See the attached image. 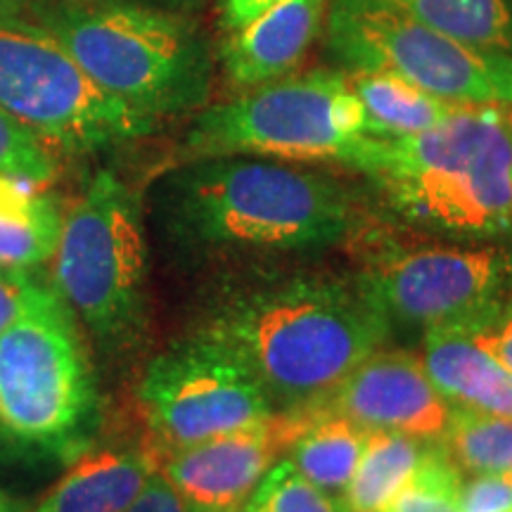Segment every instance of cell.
Segmentation results:
<instances>
[{
    "instance_id": "4dcf8cb0",
    "label": "cell",
    "mask_w": 512,
    "mask_h": 512,
    "mask_svg": "<svg viewBox=\"0 0 512 512\" xmlns=\"http://www.w3.org/2000/svg\"><path fill=\"white\" fill-rule=\"evenodd\" d=\"M31 12V0H0V22L24 19Z\"/></svg>"
},
{
    "instance_id": "ba28073f",
    "label": "cell",
    "mask_w": 512,
    "mask_h": 512,
    "mask_svg": "<svg viewBox=\"0 0 512 512\" xmlns=\"http://www.w3.org/2000/svg\"><path fill=\"white\" fill-rule=\"evenodd\" d=\"M325 46L349 72L399 76L453 105L512 110V53L441 34L387 0H330Z\"/></svg>"
},
{
    "instance_id": "7a4b0ae2",
    "label": "cell",
    "mask_w": 512,
    "mask_h": 512,
    "mask_svg": "<svg viewBox=\"0 0 512 512\" xmlns=\"http://www.w3.org/2000/svg\"><path fill=\"white\" fill-rule=\"evenodd\" d=\"M166 233L190 249H306L335 245L354 223L335 178L245 155L188 159L155 190Z\"/></svg>"
},
{
    "instance_id": "30bf717a",
    "label": "cell",
    "mask_w": 512,
    "mask_h": 512,
    "mask_svg": "<svg viewBox=\"0 0 512 512\" xmlns=\"http://www.w3.org/2000/svg\"><path fill=\"white\" fill-rule=\"evenodd\" d=\"M138 401L166 453L275 413L247 363L204 330L152 358Z\"/></svg>"
},
{
    "instance_id": "9a60e30c",
    "label": "cell",
    "mask_w": 512,
    "mask_h": 512,
    "mask_svg": "<svg viewBox=\"0 0 512 512\" xmlns=\"http://www.w3.org/2000/svg\"><path fill=\"white\" fill-rule=\"evenodd\" d=\"M157 470L145 448H88L27 512H126Z\"/></svg>"
},
{
    "instance_id": "7c38bea8",
    "label": "cell",
    "mask_w": 512,
    "mask_h": 512,
    "mask_svg": "<svg viewBox=\"0 0 512 512\" xmlns=\"http://www.w3.org/2000/svg\"><path fill=\"white\" fill-rule=\"evenodd\" d=\"M313 415L316 411H275L240 430L169 451L159 470L190 512H240Z\"/></svg>"
},
{
    "instance_id": "484cf974",
    "label": "cell",
    "mask_w": 512,
    "mask_h": 512,
    "mask_svg": "<svg viewBox=\"0 0 512 512\" xmlns=\"http://www.w3.org/2000/svg\"><path fill=\"white\" fill-rule=\"evenodd\" d=\"M451 330L463 332L470 342H475L479 349L486 351L508 373H512V297L498 304L496 309L486 311L479 318L470 320V323Z\"/></svg>"
},
{
    "instance_id": "52a82bcc",
    "label": "cell",
    "mask_w": 512,
    "mask_h": 512,
    "mask_svg": "<svg viewBox=\"0 0 512 512\" xmlns=\"http://www.w3.org/2000/svg\"><path fill=\"white\" fill-rule=\"evenodd\" d=\"M55 292L105 344L143 328L147 249L138 197L112 171L95 174L64 214L55 247Z\"/></svg>"
},
{
    "instance_id": "3957f363",
    "label": "cell",
    "mask_w": 512,
    "mask_h": 512,
    "mask_svg": "<svg viewBox=\"0 0 512 512\" xmlns=\"http://www.w3.org/2000/svg\"><path fill=\"white\" fill-rule=\"evenodd\" d=\"M510 112L460 105L425 133L370 136L356 171L408 221L460 235L501 233L512 226Z\"/></svg>"
},
{
    "instance_id": "603a6c76",
    "label": "cell",
    "mask_w": 512,
    "mask_h": 512,
    "mask_svg": "<svg viewBox=\"0 0 512 512\" xmlns=\"http://www.w3.org/2000/svg\"><path fill=\"white\" fill-rule=\"evenodd\" d=\"M463 470L444 441H432L422 463L382 512H460Z\"/></svg>"
},
{
    "instance_id": "6da1fadb",
    "label": "cell",
    "mask_w": 512,
    "mask_h": 512,
    "mask_svg": "<svg viewBox=\"0 0 512 512\" xmlns=\"http://www.w3.org/2000/svg\"><path fill=\"white\" fill-rule=\"evenodd\" d=\"M363 285L297 278L230 297L204 332L238 354L273 411H316L389 337Z\"/></svg>"
},
{
    "instance_id": "f1b7e54d",
    "label": "cell",
    "mask_w": 512,
    "mask_h": 512,
    "mask_svg": "<svg viewBox=\"0 0 512 512\" xmlns=\"http://www.w3.org/2000/svg\"><path fill=\"white\" fill-rule=\"evenodd\" d=\"M126 512H190L181 501V496L176 494L174 486L169 484V479L162 475V470H157L155 475L147 479L136 501L128 505Z\"/></svg>"
},
{
    "instance_id": "8fae6325",
    "label": "cell",
    "mask_w": 512,
    "mask_h": 512,
    "mask_svg": "<svg viewBox=\"0 0 512 512\" xmlns=\"http://www.w3.org/2000/svg\"><path fill=\"white\" fill-rule=\"evenodd\" d=\"M361 285L389 320L460 328L512 297V259L498 249H418L382 261Z\"/></svg>"
},
{
    "instance_id": "2e32d148",
    "label": "cell",
    "mask_w": 512,
    "mask_h": 512,
    "mask_svg": "<svg viewBox=\"0 0 512 512\" xmlns=\"http://www.w3.org/2000/svg\"><path fill=\"white\" fill-rule=\"evenodd\" d=\"M422 366L451 406L512 418V373L451 328L425 330Z\"/></svg>"
},
{
    "instance_id": "7402d4cb",
    "label": "cell",
    "mask_w": 512,
    "mask_h": 512,
    "mask_svg": "<svg viewBox=\"0 0 512 512\" xmlns=\"http://www.w3.org/2000/svg\"><path fill=\"white\" fill-rule=\"evenodd\" d=\"M444 446L460 470L472 475H508L512 472V418L451 406Z\"/></svg>"
},
{
    "instance_id": "e0dca14e",
    "label": "cell",
    "mask_w": 512,
    "mask_h": 512,
    "mask_svg": "<svg viewBox=\"0 0 512 512\" xmlns=\"http://www.w3.org/2000/svg\"><path fill=\"white\" fill-rule=\"evenodd\" d=\"M62 219L60 204L36 185L0 176V266L31 271L53 259Z\"/></svg>"
},
{
    "instance_id": "1f68e13d",
    "label": "cell",
    "mask_w": 512,
    "mask_h": 512,
    "mask_svg": "<svg viewBox=\"0 0 512 512\" xmlns=\"http://www.w3.org/2000/svg\"><path fill=\"white\" fill-rule=\"evenodd\" d=\"M140 3H147V5H157V8H164V10H174V12H185V10H192V8H197V5H200L202 0H140Z\"/></svg>"
},
{
    "instance_id": "e575fe53",
    "label": "cell",
    "mask_w": 512,
    "mask_h": 512,
    "mask_svg": "<svg viewBox=\"0 0 512 512\" xmlns=\"http://www.w3.org/2000/svg\"><path fill=\"white\" fill-rule=\"evenodd\" d=\"M510 114H512V112H510Z\"/></svg>"
},
{
    "instance_id": "5bb4252c",
    "label": "cell",
    "mask_w": 512,
    "mask_h": 512,
    "mask_svg": "<svg viewBox=\"0 0 512 512\" xmlns=\"http://www.w3.org/2000/svg\"><path fill=\"white\" fill-rule=\"evenodd\" d=\"M330 0H280L252 22L226 31L219 60L230 86L249 91L290 76L325 24Z\"/></svg>"
},
{
    "instance_id": "cb8c5ba5",
    "label": "cell",
    "mask_w": 512,
    "mask_h": 512,
    "mask_svg": "<svg viewBox=\"0 0 512 512\" xmlns=\"http://www.w3.org/2000/svg\"><path fill=\"white\" fill-rule=\"evenodd\" d=\"M240 512H347L339 498L309 482L290 460H278Z\"/></svg>"
},
{
    "instance_id": "d4e9b609",
    "label": "cell",
    "mask_w": 512,
    "mask_h": 512,
    "mask_svg": "<svg viewBox=\"0 0 512 512\" xmlns=\"http://www.w3.org/2000/svg\"><path fill=\"white\" fill-rule=\"evenodd\" d=\"M57 174L50 147L31 128L0 110V176L29 185H48Z\"/></svg>"
},
{
    "instance_id": "d6a6232c",
    "label": "cell",
    "mask_w": 512,
    "mask_h": 512,
    "mask_svg": "<svg viewBox=\"0 0 512 512\" xmlns=\"http://www.w3.org/2000/svg\"><path fill=\"white\" fill-rule=\"evenodd\" d=\"M29 505L0 489V512H27Z\"/></svg>"
},
{
    "instance_id": "5b68a950",
    "label": "cell",
    "mask_w": 512,
    "mask_h": 512,
    "mask_svg": "<svg viewBox=\"0 0 512 512\" xmlns=\"http://www.w3.org/2000/svg\"><path fill=\"white\" fill-rule=\"evenodd\" d=\"M98 425V392L72 311L55 287L0 332V441L72 463Z\"/></svg>"
},
{
    "instance_id": "836d02e7",
    "label": "cell",
    "mask_w": 512,
    "mask_h": 512,
    "mask_svg": "<svg viewBox=\"0 0 512 512\" xmlns=\"http://www.w3.org/2000/svg\"><path fill=\"white\" fill-rule=\"evenodd\" d=\"M505 477H508V482L512 484V472H508V475H505Z\"/></svg>"
},
{
    "instance_id": "ac0fdd59",
    "label": "cell",
    "mask_w": 512,
    "mask_h": 512,
    "mask_svg": "<svg viewBox=\"0 0 512 512\" xmlns=\"http://www.w3.org/2000/svg\"><path fill=\"white\" fill-rule=\"evenodd\" d=\"M347 76L366 110L370 136L399 138L425 133L444 124L460 107L392 74L349 72Z\"/></svg>"
},
{
    "instance_id": "4316f807",
    "label": "cell",
    "mask_w": 512,
    "mask_h": 512,
    "mask_svg": "<svg viewBox=\"0 0 512 512\" xmlns=\"http://www.w3.org/2000/svg\"><path fill=\"white\" fill-rule=\"evenodd\" d=\"M48 290L50 287L31 271L0 266V332L8 330Z\"/></svg>"
},
{
    "instance_id": "ffe728a7",
    "label": "cell",
    "mask_w": 512,
    "mask_h": 512,
    "mask_svg": "<svg viewBox=\"0 0 512 512\" xmlns=\"http://www.w3.org/2000/svg\"><path fill=\"white\" fill-rule=\"evenodd\" d=\"M366 437L368 432L351 420L316 408L313 420L290 446L287 460L318 489L342 501L361 460Z\"/></svg>"
},
{
    "instance_id": "44dd1931",
    "label": "cell",
    "mask_w": 512,
    "mask_h": 512,
    "mask_svg": "<svg viewBox=\"0 0 512 512\" xmlns=\"http://www.w3.org/2000/svg\"><path fill=\"white\" fill-rule=\"evenodd\" d=\"M387 3L458 41L512 53V0H387Z\"/></svg>"
},
{
    "instance_id": "9c48e42d",
    "label": "cell",
    "mask_w": 512,
    "mask_h": 512,
    "mask_svg": "<svg viewBox=\"0 0 512 512\" xmlns=\"http://www.w3.org/2000/svg\"><path fill=\"white\" fill-rule=\"evenodd\" d=\"M0 110L72 155L124 145L155 128V119L102 91L48 29L27 19L0 22Z\"/></svg>"
},
{
    "instance_id": "83f0119b",
    "label": "cell",
    "mask_w": 512,
    "mask_h": 512,
    "mask_svg": "<svg viewBox=\"0 0 512 512\" xmlns=\"http://www.w3.org/2000/svg\"><path fill=\"white\" fill-rule=\"evenodd\" d=\"M460 512H512V484L505 475H472L463 479Z\"/></svg>"
},
{
    "instance_id": "277c9868",
    "label": "cell",
    "mask_w": 512,
    "mask_h": 512,
    "mask_svg": "<svg viewBox=\"0 0 512 512\" xmlns=\"http://www.w3.org/2000/svg\"><path fill=\"white\" fill-rule=\"evenodd\" d=\"M102 91L150 119L197 110L214 81L209 41L181 12L140 0L31 8Z\"/></svg>"
},
{
    "instance_id": "8992f818",
    "label": "cell",
    "mask_w": 512,
    "mask_h": 512,
    "mask_svg": "<svg viewBox=\"0 0 512 512\" xmlns=\"http://www.w3.org/2000/svg\"><path fill=\"white\" fill-rule=\"evenodd\" d=\"M368 140L366 110L347 72L313 69L204 107L185 133L183 157H280L356 169Z\"/></svg>"
},
{
    "instance_id": "d6986e66",
    "label": "cell",
    "mask_w": 512,
    "mask_h": 512,
    "mask_svg": "<svg viewBox=\"0 0 512 512\" xmlns=\"http://www.w3.org/2000/svg\"><path fill=\"white\" fill-rule=\"evenodd\" d=\"M432 441L411 434L370 430L354 477L344 491L347 512H382L411 479Z\"/></svg>"
},
{
    "instance_id": "4fadbf2b",
    "label": "cell",
    "mask_w": 512,
    "mask_h": 512,
    "mask_svg": "<svg viewBox=\"0 0 512 512\" xmlns=\"http://www.w3.org/2000/svg\"><path fill=\"white\" fill-rule=\"evenodd\" d=\"M361 430H389L425 441H444L448 403L427 375L422 358L401 349H377L344 377L323 406Z\"/></svg>"
},
{
    "instance_id": "f546056e",
    "label": "cell",
    "mask_w": 512,
    "mask_h": 512,
    "mask_svg": "<svg viewBox=\"0 0 512 512\" xmlns=\"http://www.w3.org/2000/svg\"><path fill=\"white\" fill-rule=\"evenodd\" d=\"M278 3L280 0H221V27L223 31L238 29Z\"/></svg>"
}]
</instances>
